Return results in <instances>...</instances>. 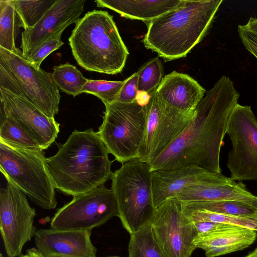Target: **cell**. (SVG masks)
<instances>
[{
    "mask_svg": "<svg viewBox=\"0 0 257 257\" xmlns=\"http://www.w3.org/2000/svg\"><path fill=\"white\" fill-rule=\"evenodd\" d=\"M239 97L232 80L222 76L200 101L194 117L186 128L150 164L151 171L195 166L221 173V148Z\"/></svg>",
    "mask_w": 257,
    "mask_h": 257,
    "instance_id": "obj_1",
    "label": "cell"
},
{
    "mask_svg": "<svg viewBox=\"0 0 257 257\" xmlns=\"http://www.w3.org/2000/svg\"><path fill=\"white\" fill-rule=\"evenodd\" d=\"M57 153L46 158L55 188L76 196L102 186L111 178L112 161L98 132L74 131Z\"/></svg>",
    "mask_w": 257,
    "mask_h": 257,
    "instance_id": "obj_2",
    "label": "cell"
},
{
    "mask_svg": "<svg viewBox=\"0 0 257 257\" xmlns=\"http://www.w3.org/2000/svg\"><path fill=\"white\" fill-rule=\"evenodd\" d=\"M222 0H181L173 10L146 23L145 47L165 61L185 57L204 37Z\"/></svg>",
    "mask_w": 257,
    "mask_h": 257,
    "instance_id": "obj_3",
    "label": "cell"
},
{
    "mask_svg": "<svg viewBox=\"0 0 257 257\" xmlns=\"http://www.w3.org/2000/svg\"><path fill=\"white\" fill-rule=\"evenodd\" d=\"M68 41L77 63L89 71L119 73L129 54L113 17L105 11L86 13L75 24Z\"/></svg>",
    "mask_w": 257,
    "mask_h": 257,
    "instance_id": "obj_4",
    "label": "cell"
},
{
    "mask_svg": "<svg viewBox=\"0 0 257 257\" xmlns=\"http://www.w3.org/2000/svg\"><path fill=\"white\" fill-rule=\"evenodd\" d=\"M111 190L123 227L132 234L152 224L156 212L150 165L137 158L112 172Z\"/></svg>",
    "mask_w": 257,
    "mask_h": 257,
    "instance_id": "obj_5",
    "label": "cell"
},
{
    "mask_svg": "<svg viewBox=\"0 0 257 257\" xmlns=\"http://www.w3.org/2000/svg\"><path fill=\"white\" fill-rule=\"evenodd\" d=\"M0 87L25 98L49 118L58 112L61 95L52 73L32 66L21 51L0 47Z\"/></svg>",
    "mask_w": 257,
    "mask_h": 257,
    "instance_id": "obj_6",
    "label": "cell"
},
{
    "mask_svg": "<svg viewBox=\"0 0 257 257\" xmlns=\"http://www.w3.org/2000/svg\"><path fill=\"white\" fill-rule=\"evenodd\" d=\"M0 170L7 181L45 209L57 206L55 187L43 149H28L0 142Z\"/></svg>",
    "mask_w": 257,
    "mask_h": 257,
    "instance_id": "obj_7",
    "label": "cell"
},
{
    "mask_svg": "<svg viewBox=\"0 0 257 257\" xmlns=\"http://www.w3.org/2000/svg\"><path fill=\"white\" fill-rule=\"evenodd\" d=\"M105 107L98 133L109 153L122 164L138 158L146 125V105L115 101Z\"/></svg>",
    "mask_w": 257,
    "mask_h": 257,
    "instance_id": "obj_8",
    "label": "cell"
},
{
    "mask_svg": "<svg viewBox=\"0 0 257 257\" xmlns=\"http://www.w3.org/2000/svg\"><path fill=\"white\" fill-rule=\"evenodd\" d=\"M146 107V125L138 159L150 164L184 131L196 111L173 108L160 100L156 91Z\"/></svg>",
    "mask_w": 257,
    "mask_h": 257,
    "instance_id": "obj_9",
    "label": "cell"
},
{
    "mask_svg": "<svg viewBox=\"0 0 257 257\" xmlns=\"http://www.w3.org/2000/svg\"><path fill=\"white\" fill-rule=\"evenodd\" d=\"M118 217L116 201L111 189L104 185L87 193L74 196L57 210L50 228L59 230H89Z\"/></svg>",
    "mask_w": 257,
    "mask_h": 257,
    "instance_id": "obj_10",
    "label": "cell"
},
{
    "mask_svg": "<svg viewBox=\"0 0 257 257\" xmlns=\"http://www.w3.org/2000/svg\"><path fill=\"white\" fill-rule=\"evenodd\" d=\"M226 134L232 144L227 163L230 178L238 181L257 180V119L250 106L236 105Z\"/></svg>",
    "mask_w": 257,
    "mask_h": 257,
    "instance_id": "obj_11",
    "label": "cell"
},
{
    "mask_svg": "<svg viewBox=\"0 0 257 257\" xmlns=\"http://www.w3.org/2000/svg\"><path fill=\"white\" fill-rule=\"evenodd\" d=\"M36 215L27 195L7 181L0 191V231L8 257L21 255L25 244L34 237Z\"/></svg>",
    "mask_w": 257,
    "mask_h": 257,
    "instance_id": "obj_12",
    "label": "cell"
},
{
    "mask_svg": "<svg viewBox=\"0 0 257 257\" xmlns=\"http://www.w3.org/2000/svg\"><path fill=\"white\" fill-rule=\"evenodd\" d=\"M154 237L166 257H191L198 232L184 213L182 202L171 198L156 209L152 223Z\"/></svg>",
    "mask_w": 257,
    "mask_h": 257,
    "instance_id": "obj_13",
    "label": "cell"
},
{
    "mask_svg": "<svg viewBox=\"0 0 257 257\" xmlns=\"http://www.w3.org/2000/svg\"><path fill=\"white\" fill-rule=\"evenodd\" d=\"M1 112L12 119L44 150L55 141L60 123L49 118L25 98L0 87Z\"/></svg>",
    "mask_w": 257,
    "mask_h": 257,
    "instance_id": "obj_14",
    "label": "cell"
},
{
    "mask_svg": "<svg viewBox=\"0 0 257 257\" xmlns=\"http://www.w3.org/2000/svg\"><path fill=\"white\" fill-rule=\"evenodd\" d=\"M85 0H57L33 28L22 33L23 56H28L51 36L80 19L84 10Z\"/></svg>",
    "mask_w": 257,
    "mask_h": 257,
    "instance_id": "obj_15",
    "label": "cell"
},
{
    "mask_svg": "<svg viewBox=\"0 0 257 257\" xmlns=\"http://www.w3.org/2000/svg\"><path fill=\"white\" fill-rule=\"evenodd\" d=\"M91 234L89 230L39 229L35 243L44 257H96Z\"/></svg>",
    "mask_w": 257,
    "mask_h": 257,
    "instance_id": "obj_16",
    "label": "cell"
},
{
    "mask_svg": "<svg viewBox=\"0 0 257 257\" xmlns=\"http://www.w3.org/2000/svg\"><path fill=\"white\" fill-rule=\"evenodd\" d=\"M205 91L189 75L174 71L163 77L156 92L168 105L186 111L196 109Z\"/></svg>",
    "mask_w": 257,
    "mask_h": 257,
    "instance_id": "obj_17",
    "label": "cell"
},
{
    "mask_svg": "<svg viewBox=\"0 0 257 257\" xmlns=\"http://www.w3.org/2000/svg\"><path fill=\"white\" fill-rule=\"evenodd\" d=\"M209 172L195 166L152 171V190L156 208L167 199L175 198L183 189L200 182Z\"/></svg>",
    "mask_w": 257,
    "mask_h": 257,
    "instance_id": "obj_18",
    "label": "cell"
},
{
    "mask_svg": "<svg viewBox=\"0 0 257 257\" xmlns=\"http://www.w3.org/2000/svg\"><path fill=\"white\" fill-rule=\"evenodd\" d=\"M256 238L257 231L234 226L198 235L194 243L196 248L205 251L206 257H216L243 250L254 243Z\"/></svg>",
    "mask_w": 257,
    "mask_h": 257,
    "instance_id": "obj_19",
    "label": "cell"
},
{
    "mask_svg": "<svg viewBox=\"0 0 257 257\" xmlns=\"http://www.w3.org/2000/svg\"><path fill=\"white\" fill-rule=\"evenodd\" d=\"M181 0H96L98 7L106 8L121 17L148 23L173 10Z\"/></svg>",
    "mask_w": 257,
    "mask_h": 257,
    "instance_id": "obj_20",
    "label": "cell"
},
{
    "mask_svg": "<svg viewBox=\"0 0 257 257\" xmlns=\"http://www.w3.org/2000/svg\"><path fill=\"white\" fill-rule=\"evenodd\" d=\"M182 204L184 207L192 210L257 219V208L241 202L219 201Z\"/></svg>",
    "mask_w": 257,
    "mask_h": 257,
    "instance_id": "obj_21",
    "label": "cell"
},
{
    "mask_svg": "<svg viewBox=\"0 0 257 257\" xmlns=\"http://www.w3.org/2000/svg\"><path fill=\"white\" fill-rule=\"evenodd\" d=\"M19 20L13 0H0V47L18 53L15 44Z\"/></svg>",
    "mask_w": 257,
    "mask_h": 257,
    "instance_id": "obj_22",
    "label": "cell"
},
{
    "mask_svg": "<svg viewBox=\"0 0 257 257\" xmlns=\"http://www.w3.org/2000/svg\"><path fill=\"white\" fill-rule=\"evenodd\" d=\"M128 257H166L157 242L152 225L130 234Z\"/></svg>",
    "mask_w": 257,
    "mask_h": 257,
    "instance_id": "obj_23",
    "label": "cell"
},
{
    "mask_svg": "<svg viewBox=\"0 0 257 257\" xmlns=\"http://www.w3.org/2000/svg\"><path fill=\"white\" fill-rule=\"evenodd\" d=\"M52 75L59 89L73 97L82 93L88 80L74 65L68 62L54 66Z\"/></svg>",
    "mask_w": 257,
    "mask_h": 257,
    "instance_id": "obj_24",
    "label": "cell"
},
{
    "mask_svg": "<svg viewBox=\"0 0 257 257\" xmlns=\"http://www.w3.org/2000/svg\"><path fill=\"white\" fill-rule=\"evenodd\" d=\"M0 142L8 146L18 148L42 149L22 128L2 112Z\"/></svg>",
    "mask_w": 257,
    "mask_h": 257,
    "instance_id": "obj_25",
    "label": "cell"
},
{
    "mask_svg": "<svg viewBox=\"0 0 257 257\" xmlns=\"http://www.w3.org/2000/svg\"><path fill=\"white\" fill-rule=\"evenodd\" d=\"M57 0H13L19 20V27L27 30L34 27Z\"/></svg>",
    "mask_w": 257,
    "mask_h": 257,
    "instance_id": "obj_26",
    "label": "cell"
},
{
    "mask_svg": "<svg viewBox=\"0 0 257 257\" xmlns=\"http://www.w3.org/2000/svg\"><path fill=\"white\" fill-rule=\"evenodd\" d=\"M138 91L147 92L150 95L154 93L163 78V68L158 57L144 63L138 71Z\"/></svg>",
    "mask_w": 257,
    "mask_h": 257,
    "instance_id": "obj_27",
    "label": "cell"
},
{
    "mask_svg": "<svg viewBox=\"0 0 257 257\" xmlns=\"http://www.w3.org/2000/svg\"><path fill=\"white\" fill-rule=\"evenodd\" d=\"M184 213L192 221H210L246 227L257 231V219L192 210L182 206Z\"/></svg>",
    "mask_w": 257,
    "mask_h": 257,
    "instance_id": "obj_28",
    "label": "cell"
},
{
    "mask_svg": "<svg viewBox=\"0 0 257 257\" xmlns=\"http://www.w3.org/2000/svg\"><path fill=\"white\" fill-rule=\"evenodd\" d=\"M125 81V80L108 81L88 79L82 88V93L96 96L105 105L116 101Z\"/></svg>",
    "mask_w": 257,
    "mask_h": 257,
    "instance_id": "obj_29",
    "label": "cell"
},
{
    "mask_svg": "<svg viewBox=\"0 0 257 257\" xmlns=\"http://www.w3.org/2000/svg\"><path fill=\"white\" fill-rule=\"evenodd\" d=\"M63 31H61L51 36L25 58L32 66L38 69L40 68L42 61L50 53L58 49L64 44L61 40V35Z\"/></svg>",
    "mask_w": 257,
    "mask_h": 257,
    "instance_id": "obj_30",
    "label": "cell"
},
{
    "mask_svg": "<svg viewBox=\"0 0 257 257\" xmlns=\"http://www.w3.org/2000/svg\"><path fill=\"white\" fill-rule=\"evenodd\" d=\"M125 80V83L121 89L116 101L122 103L135 102L138 91L137 72L135 73Z\"/></svg>",
    "mask_w": 257,
    "mask_h": 257,
    "instance_id": "obj_31",
    "label": "cell"
},
{
    "mask_svg": "<svg viewBox=\"0 0 257 257\" xmlns=\"http://www.w3.org/2000/svg\"><path fill=\"white\" fill-rule=\"evenodd\" d=\"M237 31L245 48L257 59V34L248 31L243 25H239Z\"/></svg>",
    "mask_w": 257,
    "mask_h": 257,
    "instance_id": "obj_32",
    "label": "cell"
},
{
    "mask_svg": "<svg viewBox=\"0 0 257 257\" xmlns=\"http://www.w3.org/2000/svg\"><path fill=\"white\" fill-rule=\"evenodd\" d=\"M192 222L197 229L198 235L215 232L235 226L210 221H195Z\"/></svg>",
    "mask_w": 257,
    "mask_h": 257,
    "instance_id": "obj_33",
    "label": "cell"
},
{
    "mask_svg": "<svg viewBox=\"0 0 257 257\" xmlns=\"http://www.w3.org/2000/svg\"><path fill=\"white\" fill-rule=\"evenodd\" d=\"M151 98V95L143 91H138L136 98V101L142 106L146 105Z\"/></svg>",
    "mask_w": 257,
    "mask_h": 257,
    "instance_id": "obj_34",
    "label": "cell"
},
{
    "mask_svg": "<svg viewBox=\"0 0 257 257\" xmlns=\"http://www.w3.org/2000/svg\"><path fill=\"white\" fill-rule=\"evenodd\" d=\"M244 27L248 31L257 34V18L250 17Z\"/></svg>",
    "mask_w": 257,
    "mask_h": 257,
    "instance_id": "obj_35",
    "label": "cell"
},
{
    "mask_svg": "<svg viewBox=\"0 0 257 257\" xmlns=\"http://www.w3.org/2000/svg\"><path fill=\"white\" fill-rule=\"evenodd\" d=\"M26 252L28 253L31 257H44L35 247L27 249Z\"/></svg>",
    "mask_w": 257,
    "mask_h": 257,
    "instance_id": "obj_36",
    "label": "cell"
},
{
    "mask_svg": "<svg viewBox=\"0 0 257 257\" xmlns=\"http://www.w3.org/2000/svg\"><path fill=\"white\" fill-rule=\"evenodd\" d=\"M244 257H257L256 249L255 248L254 250L251 251L250 253H249Z\"/></svg>",
    "mask_w": 257,
    "mask_h": 257,
    "instance_id": "obj_37",
    "label": "cell"
},
{
    "mask_svg": "<svg viewBox=\"0 0 257 257\" xmlns=\"http://www.w3.org/2000/svg\"><path fill=\"white\" fill-rule=\"evenodd\" d=\"M0 257H4V256H3L2 253H1ZM18 257H31V256L30 255V254L26 252V254H21V255H20Z\"/></svg>",
    "mask_w": 257,
    "mask_h": 257,
    "instance_id": "obj_38",
    "label": "cell"
},
{
    "mask_svg": "<svg viewBox=\"0 0 257 257\" xmlns=\"http://www.w3.org/2000/svg\"><path fill=\"white\" fill-rule=\"evenodd\" d=\"M108 257H119V256H108Z\"/></svg>",
    "mask_w": 257,
    "mask_h": 257,
    "instance_id": "obj_39",
    "label": "cell"
},
{
    "mask_svg": "<svg viewBox=\"0 0 257 257\" xmlns=\"http://www.w3.org/2000/svg\"><path fill=\"white\" fill-rule=\"evenodd\" d=\"M255 249H256V251H257V247L255 248Z\"/></svg>",
    "mask_w": 257,
    "mask_h": 257,
    "instance_id": "obj_40",
    "label": "cell"
}]
</instances>
